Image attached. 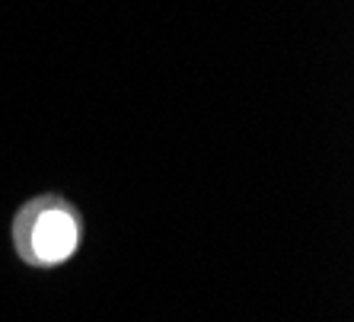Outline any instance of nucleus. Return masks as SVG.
<instances>
[{
  "label": "nucleus",
  "mask_w": 354,
  "mask_h": 322,
  "mask_svg": "<svg viewBox=\"0 0 354 322\" xmlns=\"http://www.w3.org/2000/svg\"><path fill=\"white\" fill-rule=\"evenodd\" d=\"M17 243L26 262L61 265L80 243V223L74 211L55 198H41L23 211L17 223Z\"/></svg>",
  "instance_id": "1"
}]
</instances>
